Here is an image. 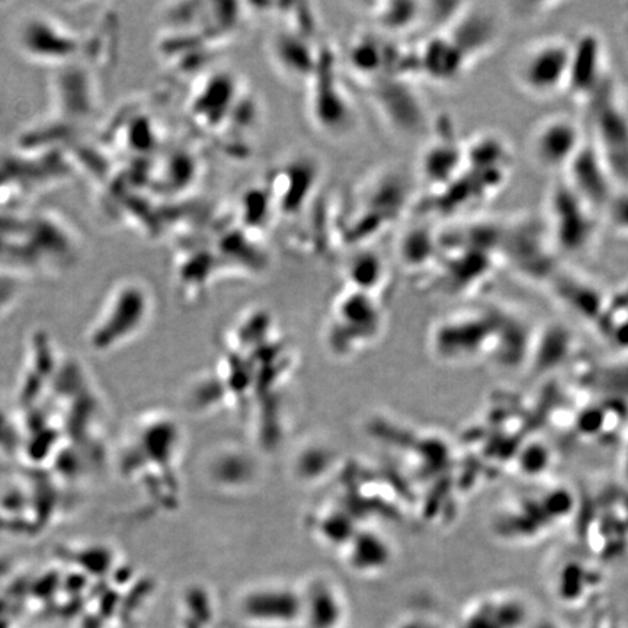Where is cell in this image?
Listing matches in <instances>:
<instances>
[{
	"label": "cell",
	"mask_w": 628,
	"mask_h": 628,
	"mask_svg": "<svg viewBox=\"0 0 628 628\" xmlns=\"http://www.w3.org/2000/svg\"><path fill=\"white\" fill-rule=\"evenodd\" d=\"M416 75L437 85H453L469 72V63L445 32L428 35L415 50Z\"/></svg>",
	"instance_id": "cell-11"
},
{
	"label": "cell",
	"mask_w": 628,
	"mask_h": 628,
	"mask_svg": "<svg viewBox=\"0 0 628 628\" xmlns=\"http://www.w3.org/2000/svg\"><path fill=\"white\" fill-rule=\"evenodd\" d=\"M349 288L376 296L377 288L387 280L384 259L376 252H361L348 262Z\"/></svg>",
	"instance_id": "cell-16"
},
{
	"label": "cell",
	"mask_w": 628,
	"mask_h": 628,
	"mask_svg": "<svg viewBox=\"0 0 628 628\" xmlns=\"http://www.w3.org/2000/svg\"><path fill=\"white\" fill-rule=\"evenodd\" d=\"M374 18L386 32H409L426 28V2L378 3Z\"/></svg>",
	"instance_id": "cell-15"
},
{
	"label": "cell",
	"mask_w": 628,
	"mask_h": 628,
	"mask_svg": "<svg viewBox=\"0 0 628 628\" xmlns=\"http://www.w3.org/2000/svg\"><path fill=\"white\" fill-rule=\"evenodd\" d=\"M570 40L551 35L525 44L515 56L511 75L522 94L550 99L565 94L569 75Z\"/></svg>",
	"instance_id": "cell-2"
},
{
	"label": "cell",
	"mask_w": 628,
	"mask_h": 628,
	"mask_svg": "<svg viewBox=\"0 0 628 628\" xmlns=\"http://www.w3.org/2000/svg\"><path fill=\"white\" fill-rule=\"evenodd\" d=\"M377 83L378 111L394 130L406 136H419L431 131L432 121L424 98L416 91L409 78L394 76L378 80Z\"/></svg>",
	"instance_id": "cell-10"
},
{
	"label": "cell",
	"mask_w": 628,
	"mask_h": 628,
	"mask_svg": "<svg viewBox=\"0 0 628 628\" xmlns=\"http://www.w3.org/2000/svg\"><path fill=\"white\" fill-rule=\"evenodd\" d=\"M604 213L617 232L628 235V191L618 189Z\"/></svg>",
	"instance_id": "cell-17"
},
{
	"label": "cell",
	"mask_w": 628,
	"mask_h": 628,
	"mask_svg": "<svg viewBox=\"0 0 628 628\" xmlns=\"http://www.w3.org/2000/svg\"><path fill=\"white\" fill-rule=\"evenodd\" d=\"M464 168V140L457 136L450 118H440L432 124L428 142L419 156L418 178L431 194L453 184Z\"/></svg>",
	"instance_id": "cell-7"
},
{
	"label": "cell",
	"mask_w": 628,
	"mask_h": 628,
	"mask_svg": "<svg viewBox=\"0 0 628 628\" xmlns=\"http://www.w3.org/2000/svg\"><path fill=\"white\" fill-rule=\"evenodd\" d=\"M464 152L467 169L511 178L514 149L509 140L498 131H479L469 140H464Z\"/></svg>",
	"instance_id": "cell-12"
},
{
	"label": "cell",
	"mask_w": 628,
	"mask_h": 628,
	"mask_svg": "<svg viewBox=\"0 0 628 628\" xmlns=\"http://www.w3.org/2000/svg\"><path fill=\"white\" fill-rule=\"evenodd\" d=\"M598 216L562 178L551 184L543 217L554 248L562 256H581L594 246Z\"/></svg>",
	"instance_id": "cell-3"
},
{
	"label": "cell",
	"mask_w": 628,
	"mask_h": 628,
	"mask_svg": "<svg viewBox=\"0 0 628 628\" xmlns=\"http://www.w3.org/2000/svg\"><path fill=\"white\" fill-rule=\"evenodd\" d=\"M562 179L567 187L598 214L604 213L618 191L613 173L589 134L578 155L562 173Z\"/></svg>",
	"instance_id": "cell-9"
},
{
	"label": "cell",
	"mask_w": 628,
	"mask_h": 628,
	"mask_svg": "<svg viewBox=\"0 0 628 628\" xmlns=\"http://www.w3.org/2000/svg\"><path fill=\"white\" fill-rule=\"evenodd\" d=\"M557 299L565 301L567 306L582 310L583 313L595 312L601 303V293L594 284L575 272L560 267L549 283Z\"/></svg>",
	"instance_id": "cell-14"
},
{
	"label": "cell",
	"mask_w": 628,
	"mask_h": 628,
	"mask_svg": "<svg viewBox=\"0 0 628 628\" xmlns=\"http://www.w3.org/2000/svg\"><path fill=\"white\" fill-rule=\"evenodd\" d=\"M586 127L567 112L544 115L528 134L531 162L541 171L563 173L585 143Z\"/></svg>",
	"instance_id": "cell-5"
},
{
	"label": "cell",
	"mask_w": 628,
	"mask_h": 628,
	"mask_svg": "<svg viewBox=\"0 0 628 628\" xmlns=\"http://www.w3.org/2000/svg\"><path fill=\"white\" fill-rule=\"evenodd\" d=\"M585 127L617 184H628V112L614 78L588 105Z\"/></svg>",
	"instance_id": "cell-4"
},
{
	"label": "cell",
	"mask_w": 628,
	"mask_h": 628,
	"mask_svg": "<svg viewBox=\"0 0 628 628\" xmlns=\"http://www.w3.org/2000/svg\"><path fill=\"white\" fill-rule=\"evenodd\" d=\"M442 32L456 44L473 69L501 43V18L486 6L464 3L447 30Z\"/></svg>",
	"instance_id": "cell-8"
},
{
	"label": "cell",
	"mask_w": 628,
	"mask_h": 628,
	"mask_svg": "<svg viewBox=\"0 0 628 628\" xmlns=\"http://www.w3.org/2000/svg\"><path fill=\"white\" fill-rule=\"evenodd\" d=\"M498 259L503 267L511 268L525 280L540 284L549 283L562 267L543 217L530 214L502 221Z\"/></svg>",
	"instance_id": "cell-1"
},
{
	"label": "cell",
	"mask_w": 628,
	"mask_h": 628,
	"mask_svg": "<svg viewBox=\"0 0 628 628\" xmlns=\"http://www.w3.org/2000/svg\"><path fill=\"white\" fill-rule=\"evenodd\" d=\"M441 252L440 230L426 221L410 226L400 237L397 249L400 262L405 268L416 272H431L437 265Z\"/></svg>",
	"instance_id": "cell-13"
},
{
	"label": "cell",
	"mask_w": 628,
	"mask_h": 628,
	"mask_svg": "<svg viewBox=\"0 0 628 628\" xmlns=\"http://www.w3.org/2000/svg\"><path fill=\"white\" fill-rule=\"evenodd\" d=\"M613 79L608 48L598 31L583 30L570 40L569 75L565 94L573 102L586 105Z\"/></svg>",
	"instance_id": "cell-6"
}]
</instances>
